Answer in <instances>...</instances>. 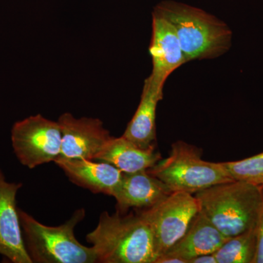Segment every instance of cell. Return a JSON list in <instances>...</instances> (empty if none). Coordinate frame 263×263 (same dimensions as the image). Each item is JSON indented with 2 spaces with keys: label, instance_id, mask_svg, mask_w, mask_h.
<instances>
[{
  "label": "cell",
  "instance_id": "obj_1",
  "mask_svg": "<svg viewBox=\"0 0 263 263\" xmlns=\"http://www.w3.org/2000/svg\"><path fill=\"white\" fill-rule=\"evenodd\" d=\"M86 240L92 245L98 262L155 263L157 259L152 230L138 212L102 213Z\"/></svg>",
  "mask_w": 263,
  "mask_h": 263
},
{
  "label": "cell",
  "instance_id": "obj_2",
  "mask_svg": "<svg viewBox=\"0 0 263 263\" xmlns=\"http://www.w3.org/2000/svg\"><path fill=\"white\" fill-rule=\"evenodd\" d=\"M153 13L169 22L177 34L186 62L224 54L231 46L232 32L214 15L195 7L164 1Z\"/></svg>",
  "mask_w": 263,
  "mask_h": 263
},
{
  "label": "cell",
  "instance_id": "obj_3",
  "mask_svg": "<svg viewBox=\"0 0 263 263\" xmlns=\"http://www.w3.org/2000/svg\"><path fill=\"white\" fill-rule=\"evenodd\" d=\"M200 211L231 238L254 228L262 203V186L243 181L218 183L195 194Z\"/></svg>",
  "mask_w": 263,
  "mask_h": 263
},
{
  "label": "cell",
  "instance_id": "obj_4",
  "mask_svg": "<svg viewBox=\"0 0 263 263\" xmlns=\"http://www.w3.org/2000/svg\"><path fill=\"white\" fill-rule=\"evenodd\" d=\"M19 218L26 249L32 262L95 263L96 252L92 247L81 245L74 230L86 215L85 209H78L61 226H45L18 209Z\"/></svg>",
  "mask_w": 263,
  "mask_h": 263
},
{
  "label": "cell",
  "instance_id": "obj_5",
  "mask_svg": "<svg viewBox=\"0 0 263 263\" xmlns=\"http://www.w3.org/2000/svg\"><path fill=\"white\" fill-rule=\"evenodd\" d=\"M201 150L186 142H175L167 158L159 160L150 174L162 181L172 193L193 194L218 183L233 181L222 162L202 160Z\"/></svg>",
  "mask_w": 263,
  "mask_h": 263
},
{
  "label": "cell",
  "instance_id": "obj_6",
  "mask_svg": "<svg viewBox=\"0 0 263 263\" xmlns=\"http://www.w3.org/2000/svg\"><path fill=\"white\" fill-rule=\"evenodd\" d=\"M199 211L195 195L183 192H174L153 206L138 211L152 230L157 258L183 236Z\"/></svg>",
  "mask_w": 263,
  "mask_h": 263
},
{
  "label": "cell",
  "instance_id": "obj_7",
  "mask_svg": "<svg viewBox=\"0 0 263 263\" xmlns=\"http://www.w3.org/2000/svg\"><path fill=\"white\" fill-rule=\"evenodd\" d=\"M13 151L22 165L33 169L54 162L61 154L62 131L58 122L41 114L15 122L11 129Z\"/></svg>",
  "mask_w": 263,
  "mask_h": 263
},
{
  "label": "cell",
  "instance_id": "obj_8",
  "mask_svg": "<svg viewBox=\"0 0 263 263\" xmlns=\"http://www.w3.org/2000/svg\"><path fill=\"white\" fill-rule=\"evenodd\" d=\"M57 122L62 131L61 154L59 157L94 160L95 156L112 138L99 119H78L70 113H65Z\"/></svg>",
  "mask_w": 263,
  "mask_h": 263
},
{
  "label": "cell",
  "instance_id": "obj_9",
  "mask_svg": "<svg viewBox=\"0 0 263 263\" xmlns=\"http://www.w3.org/2000/svg\"><path fill=\"white\" fill-rule=\"evenodd\" d=\"M22 183L8 182L0 169V255L13 263H32L22 233L16 196Z\"/></svg>",
  "mask_w": 263,
  "mask_h": 263
},
{
  "label": "cell",
  "instance_id": "obj_10",
  "mask_svg": "<svg viewBox=\"0 0 263 263\" xmlns=\"http://www.w3.org/2000/svg\"><path fill=\"white\" fill-rule=\"evenodd\" d=\"M152 18L149 52L153 68L148 79L155 87L163 90L168 76L186 61L179 38L171 24L155 13Z\"/></svg>",
  "mask_w": 263,
  "mask_h": 263
},
{
  "label": "cell",
  "instance_id": "obj_11",
  "mask_svg": "<svg viewBox=\"0 0 263 263\" xmlns=\"http://www.w3.org/2000/svg\"><path fill=\"white\" fill-rule=\"evenodd\" d=\"M54 162L72 183L93 193L114 197L122 181V171L108 162L62 157Z\"/></svg>",
  "mask_w": 263,
  "mask_h": 263
},
{
  "label": "cell",
  "instance_id": "obj_12",
  "mask_svg": "<svg viewBox=\"0 0 263 263\" xmlns=\"http://www.w3.org/2000/svg\"><path fill=\"white\" fill-rule=\"evenodd\" d=\"M172 192L160 179L147 171L126 174L114 198L117 201V212L126 214L130 209H148L158 203Z\"/></svg>",
  "mask_w": 263,
  "mask_h": 263
},
{
  "label": "cell",
  "instance_id": "obj_13",
  "mask_svg": "<svg viewBox=\"0 0 263 263\" xmlns=\"http://www.w3.org/2000/svg\"><path fill=\"white\" fill-rule=\"evenodd\" d=\"M229 238L199 211L183 236L162 255L176 257L183 263H189L196 256L214 254Z\"/></svg>",
  "mask_w": 263,
  "mask_h": 263
},
{
  "label": "cell",
  "instance_id": "obj_14",
  "mask_svg": "<svg viewBox=\"0 0 263 263\" xmlns=\"http://www.w3.org/2000/svg\"><path fill=\"white\" fill-rule=\"evenodd\" d=\"M162 159L155 147L142 148L125 137H112L103 147L94 160L113 164L122 173L132 174L147 171Z\"/></svg>",
  "mask_w": 263,
  "mask_h": 263
},
{
  "label": "cell",
  "instance_id": "obj_15",
  "mask_svg": "<svg viewBox=\"0 0 263 263\" xmlns=\"http://www.w3.org/2000/svg\"><path fill=\"white\" fill-rule=\"evenodd\" d=\"M163 98V90L155 87L146 79L141 101L123 136L142 148L155 147L156 110Z\"/></svg>",
  "mask_w": 263,
  "mask_h": 263
},
{
  "label": "cell",
  "instance_id": "obj_16",
  "mask_svg": "<svg viewBox=\"0 0 263 263\" xmlns=\"http://www.w3.org/2000/svg\"><path fill=\"white\" fill-rule=\"evenodd\" d=\"M257 249L255 227L231 237L214 252L217 263H254Z\"/></svg>",
  "mask_w": 263,
  "mask_h": 263
},
{
  "label": "cell",
  "instance_id": "obj_17",
  "mask_svg": "<svg viewBox=\"0 0 263 263\" xmlns=\"http://www.w3.org/2000/svg\"><path fill=\"white\" fill-rule=\"evenodd\" d=\"M222 163L233 180L263 186V152L245 160Z\"/></svg>",
  "mask_w": 263,
  "mask_h": 263
},
{
  "label": "cell",
  "instance_id": "obj_18",
  "mask_svg": "<svg viewBox=\"0 0 263 263\" xmlns=\"http://www.w3.org/2000/svg\"><path fill=\"white\" fill-rule=\"evenodd\" d=\"M257 236V249L254 263H263V186H262V203L255 226Z\"/></svg>",
  "mask_w": 263,
  "mask_h": 263
},
{
  "label": "cell",
  "instance_id": "obj_19",
  "mask_svg": "<svg viewBox=\"0 0 263 263\" xmlns=\"http://www.w3.org/2000/svg\"><path fill=\"white\" fill-rule=\"evenodd\" d=\"M189 263H217V261L214 254H206L193 257Z\"/></svg>",
  "mask_w": 263,
  "mask_h": 263
}]
</instances>
